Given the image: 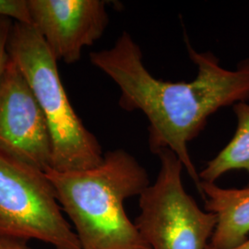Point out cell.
Instances as JSON below:
<instances>
[{
  "instance_id": "4",
  "label": "cell",
  "mask_w": 249,
  "mask_h": 249,
  "mask_svg": "<svg viewBox=\"0 0 249 249\" xmlns=\"http://www.w3.org/2000/svg\"><path fill=\"white\" fill-rule=\"evenodd\" d=\"M156 181L140 196L136 226L151 249H206L217 218L202 211L182 182L183 163L168 149L157 153Z\"/></svg>"
},
{
  "instance_id": "13",
  "label": "cell",
  "mask_w": 249,
  "mask_h": 249,
  "mask_svg": "<svg viewBox=\"0 0 249 249\" xmlns=\"http://www.w3.org/2000/svg\"><path fill=\"white\" fill-rule=\"evenodd\" d=\"M206 249H216V248H213V246H211L210 244H209V246L206 248ZM249 249V238L248 240L246 241L245 243H243V244H241L240 246H238V247H235V248H233V249Z\"/></svg>"
},
{
  "instance_id": "5",
  "label": "cell",
  "mask_w": 249,
  "mask_h": 249,
  "mask_svg": "<svg viewBox=\"0 0 249 249\" xmlns=\"http://www.w3.org/2000/svg\"><path fill=\"white\" fill-rule=\"evenodd\" d=\"M0 229L55 249H82L46 173L1 151Z\"/></svg>"
},
{
  "instance_id": "12",
  "label": "cell",
  "mask_w": 249,
  "mask_h": 249,
  "mask_svg": "<svg viewBox=\"0 0 249 249\" xmlns=\"http://www.w3.org/2000/svg\"><path fill=\"white\" fill-rule=\"evenodd\" d=\"M29 239L0 229V249H31Z\"/></svg>"
},
{
  "instance_id": "1",
  "label": "cell",
  "mask_w": 249,
  "mask_h": 249,
  "mask_svg": "<svg viewBox=\"0 0 249 249\" xmlns=\"http://www.w3.org/2000/svg\"><path fill=\"white\" fill-rule=\"evenodd\" d=\"M187 47L197 68L196 77L190 82L164 81L152 76L143 62L142 48L126 32L113 47L90 53L89 59L118 86L120 107L139 110L147 117L151 151L155 154L163 149L173 151L203 198L199 173L187 146L214 113L249 100V59L229 71L221 67L213 53L197 52L188 40Z\"/></svg>"
},
{
  "instance_id": "7",
  "label": "cell",
  "mask_w": 249,
  "mask_h": 249,
  "mask_svg": "<svg viewBox=\"0 0 249 249\" xmlns=\"http://www.w3.org/2000/svg\"><path fill=\"white\" fill-rule=\"evenodd\" d=\"M107 1L27 0L31 24L58 60L74 64L84 47L104 35L109 22Z\"/></svg>"
},
{
  "instance_id": "10",
  "label": "cell",
  "mask_w": 249,
  "mask_h": 249,
  "mask_svg": "<svg viewBox=\"0 0 249 249\" xmlns=\"http://www.w3.org/2000/svg\"><path fill=\"white\" fill-rule=\"evenodd\" d=\"M0 16L31 24L27 0H0Z\"/></svg>"
},
{
  "instance_id": "11",
  "label": "cell",
  "mask_w": 249,
  "mask_h": 249,
  "mask_svg": "<svg viewBox=\"0 0 249 249\" xmlns=\"http://www.w3.org/2000/svg\"><path fill=\"white\" fill-rule=\"evenodd\" d=\"M14 20L0 16V78L9 59L8 45Z\"/></svg>"
},
{
  "instance_id": "3",
  "label": "cell",
  "mask_w": 249,
  "mask_h": 249,
  "mask_svg": "<svg viewBox=\"0 0 249 249\" xmlns=\"http://www.w3.org/2000/svg\"><path fill=\"white\" fill-rule=\"evenodd\" d=\"M8 53L25 76L41 107L52 140V166L75 172L100 165L105 153L83 124L64 89L57 59L32 24L14 21Z\"/></svg>"
},
{
  "instance_id": "2",
  "label": "cell",
  "mask_w": 249,
  "mask_h": 249,
  "mask_svg": "<svg viewBox=\"0 0 249 249\" xmlns=\"http://www.w3.org/2000/svg\"><path fill=\"white\" fill-rule=\"evenodd\" d=\"M45 173L82 249H151L124 208L151 185L146 169L127 151H107L91 169Z\"/></svg>"
},
{
  "instance_id": "6",
  "label": "cell",
  "mask_w": 249,
  "mask_h": 249,
  "mask_svg": "<svg viewBox=\"0 0 249 249\" xmlns=\"http://www.w3.org/2000/svg\"><path fill=\"white\" fill-rule=\"evenodd\" d=\"M0 151L44 172L52 166V140L45 116L9 55L0 78Z\"/></svg>"
},
{
  "instance_id": "8",
  "label": "cell",
  "mask_w": 249,
  "mask_h": 249,
  "mask_svg": "<svg viewBox=\"0 0 249 249\" xmlns=\"http://www.w3.org/2000/svg\"><path fill=\"white\" fill-rule=\"evenodd\" d=\"M207 212L216 215L217 224L211 246L233 249L249 238V187L223 188L215 183L201 182Z\"/></svg>"
},
{
  "instance_id": "9",
  "label": "cell",
  "mask_w": 249,
  "mask_h": 249,
  "mask_svg": "<svg viewBox=\"0 0 249 249\" xmlns=\"http://www.w3.org/2000/svg\"><path fill=\"white\" fill-rule=\"evenodd\" d=\"M237 126L231 142L199 173L201 182L215 183L232 170H245L249 175V104L240 102L233 106Z\"/></svg>"
}]
</instances>
